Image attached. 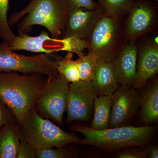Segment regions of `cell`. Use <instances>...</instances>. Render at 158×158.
I'll return each mask as SVG.
<instances>
[{"instance_id": "cell-1", "label": "cell", "mask_w": 158, "mask_h": 158, "mask_svg": "<svg viewBox=\"0 0 158 158\" xmlns=\"http://www.w3.org/2000/svg\"><path fill=\"white\" fill-rule=\"evenodd\" d=\"M48 79L41 74L0 72V99L13 112L19 123L35 107Z\"/></svg>"}, {"instance_id": "cell-2", "label": "cell", "mask_w": 158, "mask_h": 158, "mask_svg": "<svg viewBox=\"0 0 158 158\" xmlns=\"http://www.w3.org/2000/svg\"><path fill=\"white\" fill-rule=\"evenodd\" d=\"M67 0H31L25 9L11 15L9 26L17 23L18 35L28 34L34 26L44 27L52 37L60 38L65 30L69 13Z\"/></svg>"}, {"instance_id": "cell-3", "label": "cell", "mask_w": 158, "mask_h": 158, "mask_svg": "<svg viewBox=\"0 0 158 158\" xmlns=\"http://www.w3.org/2000/svg\"><path fill=\"white\" fill-rule=\"evenodd\" d=\"M70 130L81 134L84 138L77 144L95 146L106 150L130 147H145L152 139L155 128L151 125L123 126L96 130L81 125L72 126Z\"/></svg>"}, {"instance_id": "cell-4", "label": "cell", "mask_w": 158, "mask_h": 158, "mask_svg": "<svg viewBox=\"0 0 158 158\" xmlns=\"http://www.w3.org/2000/svg\"><path fill=\"white\" fill-rule=\"evenodd\" d=\"M21 141L34 149L41 150L62 147L77 143L81 140L74 133L67 132L33 108L19 123Z\"/></svg>"}, {"instance_id": "cell-5", "label": "cell", "mask_w": 158, "mask_h": 158, "mask_svg": "<svg viewBox=\"0 0 158 158\" xmlns=\"http://www.w3.org/2000/svg\"><path fill=\"white\" fill-rule=\"evenodd\" d=\"M125 19L105 13L98 20L89 39L88 49L98 59L112 61L127 43Z\"/></svg>"}, {"instance_id": "cell-6", "label": "cell", "mask_w": 158, "mask_h": 158, "mask_svg": "<svg viewBox=\"0 0 158 158\" xmlns=\"http://www.w3.org/2000/svg\"><path fill=\"white\" fill-rule=\"evenodd\" d=\"M50 55L44 53L29 56L20 55L11 50L9 43L4 41L0 44V72L23 74L39 73L48 79L59 75L57 60L53 61Z\"/></svg>"}, {"instance_id": "cell-7", "label": "cell", "mask_w": 158, "mask_h": 158, "mask_svg": "<svg viewBox=\"0 0 158 158\" xmlns=\"http://www.w3.org/2000/svg\"><path fill=\"white\" fill-rule=\"evenodd\" d=\"M69 93V83L63 76L59 74L56 77L48 79L37 98L35 109L44 118L62 126Z\"/></svg>"}, {"instance_id": "cell-8", "label": "cell", "mask_w": 158, "mask_h": 158, "mask_svg": "<svg viewBox=\"0 0 158 158\" xmlns=\"http://www.w3.org/2000/svg\"><path fill=\"white\" fill-rule=\"evenodd\" d=\"M158 24L157 3L150 0H135L125 19L127 42L138 40L156 31Z\"/></svg>"}, {"instance_id": "cell-9", "label": "cell", "mask_w": 158, "mask_h": 158, "mask_svg": "<svg viewBox=\"0 0 158 158\" xmlns=\"http://www.w3.org/2000/svg\"><path fill=\"white\" fill-rule=\"evenodd\" d=\"M97 94L91 81L69 83V93L67 105L66 122H89L92 118L94 104Z\"/></svg>"}, {"instance_id": "cell-10", "label": "cell", "mask_w": 158, "mask_h": 158, "mask_svg": "<svg viewBox=\"0 0 158 158\" xmlns=\"http://www.w3.org/2000/svg\"><path fill=\"white\" fill-rule=\"evenodd\" d=\"M141 99L133 87L119 86L111 96L109 127L127 125L140 109Z\"/></svg>"}, {"instance_id": "cell-11", "label": "cell", "mask_w": 158, "mask_h": 158, "mask_svg": "<svg viewBox=\"0 0 158 158\" xmlns=\"http://www.w3.org/2000/svg\"><path fill=\"white\" fill-rule=\"evenodd\" d=\"M158 72V37L156 36L144 40L140 44L138 43L137 72L133 88L142 90Z\"/></svg>"}, {"instance_id": "cell-12", "label": "cell", "mask_w": 158, "mask_h": 158, "mask_svg": "<svg viewBox=\"0 0 158 158\" xmlns=\"http://www.w3.org/2000/svg\"><path fill=\"white\" fill-rule=\"evenodd\" d=\"M105 12L100 6L94 9L83 8L72 9L69 13L61 38L74 37L89 40L97 23Z\"/></svg>"}, {"instance_id": "cell-13", "label": "cell", "mask_w": 158, "mask_h": 158, "mask_svg": "<svg viewBox=\"0 0 158 158\" xmlns=\"http://www.w3.org/2000/svg\"><path fill=\"white\" fill-rule=\"evenodd\" d=\"M137 40L127 43L112 63L120 86L133 87L137 72Z\"/></svg>"}, {"instance_id": "cell-14", "label": "cell", "mask_w": 158, "mask_h": 158, "mask_svg": "<svg viewBox=\"0 0 158 158\" xmlns=\"http://www.w3.org/2000/svg\"><path fill=\"white\" fill-rule=\"evenodd\" d=\"M92 82L98 96H111L114 93L120 85L112 61L98 59Z\"/></svg>"}, {"instance_id": "cell-15", "label": "cell", "mask_w": 158, "mask_h": 158, "mask_svg": "<svg viewBox=\"0 0 158 158\" xmlns=\"http://www.w3.org/2000/svg\"><path fill=\"white\" fill-rule=\"evenodd\" d=\"M141 104V118L146 125L158 120V81L155 79L149 85L143 88Z\"/></svg>"}, {"instance_id": "cell-16", "label": "cell", "mask_w": 158, "mask_h": 158, "mask_svg": "<svg viewBox=\"0 0 158 158\" xmlns=\"http://www.w3.org/2000/svg\"><path fill=\"white\" fill-rule=\"evenodd\" d=\"M20 143L18 122L0 128V158H16Z\"/></svg>"}, {"instance_id": "cell-17", "label": "cell", "mask_w": 158, "mask_h": 158, "mask_svg": "<svg viewBox=\"0 0 158 158\" xmlns=\"http://www.w3.org/2000/svg\"><path fill=\"white\" fill-rule=\"evenodd\" d=\"M111 96L96 97L94 104V116L90 128L100 130L109 127Z\"/></svg>"}, {"instance_id": "cell-18", "label": "cell", "mask_w": 158, "mask_h": 158, "mask_svg": "<svg viewBox=\"0 0 158 158\" xmlns=\"http://www.w3.org/2000/svg\"><path fill=\"white\" fill-rule=\"evenodd\" d=\"M89 40L77 37H68L65 38H52L50 49L52 52L66 51L78 56L85 54L86 49L89 47Z\"/></svg>"}, {"instance_id": "cell-19", "label": "cell", "mask_w": 158, "mask_h": 158, "mask_svg": "<svg viewBox=\"0 0 158 158\" xmlns=\"http://www.w3.org/2000/svg\"><path fill=\"white\" fill-rule=\"evenodd\" d=\"M105 13L113 17L125 19L135 0H97Z\"/></svg>"}, {"instance_id": "cell-20", "label": "cell", "mask_w": 158, "mask_h": 158, "mask_svg": "<svg viewBox=\"0 0 158 158\" xmlns=\"http://www.w3.org/2000/svg\"><path fill=\"white\" fill-rule=\"evenodd\" d=\"M74 54L67 52L64 58H57V69L59 74L63 76L69 83H75L81 80L80 71Z\"/></svg>"}, {"instance_id": "cell-21", "label": "cell", "mask_w": 158, "mask_h": 158, "mask_svg": "<svg viewBox=\"0 0 158 158\" xmlns=\"http://www.w3.org/2000/svg\"><path fill=\"white\" fill-rule=\"evenodd\" d=\"M98 59L93 54L88 53L79 56L75 60L80 71L81 81H93L96 72Z\"/></svg>"}, {"instance_id": "cell-22", "label": "cell", "mask_w": 158, "mask_h": 158, "mask_svg": "<svg viewBox=\"0 0 158 158\" xmlns=\"http://www.w3.org/2000/svg\"><path fill=\"white\" fill-rule=\"evenodd\" d=\"M9 0H0V39L10 43L16 35L11 31L8 22Z\"/></svg>"}, {"instance_id": "cell-23", "label": "cell", "mask_w": 158, "mask_h": 158, "mask_svg": "<svg viewBox=\"0 0 158 158\" xmlns=\"http://www.w3.org/2000/svg\"><path fill=\"white\" fill-rule=\"evenodd\" d=\"M70 144L55 148H51L47 149L36 150V157L37 158L76 157L77 153L73 148L69 146Z\"/></svg>"}, {"instance_id": "cell-24", "label": "cell", "mask_w": 158, "mask_h": 158, "mask_svg": "<svg viewBox=\"0 0 158 158\" xmlns=\"http://www.w3.org/2000/svg\"><path fill=\"white\" fill-rule=\"evenodd\" d=\"M118 158H147L144 147H130L124 150L117 155Z\"/></svg>"}, {"instance_id": "cell-25", "label": "cell", "mask_w": 158, "mask_h": 158, "mask_svg": "<svg viewBox=\"0 0 158 158\" xmlns=\"http://www.w3.org/2000/svg\"><path fill=\"white\" fill-rule=\"evenodd\" d=\"M18 122L13 112L0 99V128Z\"/></svg>"}, {"instance_id": "cell-26", "label": "cell", "mask_w": 158, "mask_h": 158, "mask_svg": "<svg viewBox=\"0 0 158 158\" xmlns=\"http://www.w3.org/2000/svg\"><path fill=\"white\" fill-rule=\"evenodd\" d=\"M67 3L69 11L78 8L94 9L100 6L94 0H67Z\"/></svg>"}, {"instance_id": "cell-27", "label": "cell", "mask_w": 158, "mask_h": 158, "mask_svg": "<svg viewBox=\"0 0 158 158\" xmlns=\"http://www.w3.org/2000/svg\"><path fill=\"white\" fill-rule=\"evenodd\" d=\"M36 149L24 141H21L16 158H36Z\"/></svg>"}, {"instance_id": "cell-28", "label": "cell", "mask_w": 158, "mask_h": 158, "mask_svg": "<svg viewBox=\"0 0 158 158\" xmlns=\"http://www.w3.org/2000/svg\"><path fill=\"white\" fill-rule=\"evenodd\" d=\"M146 145L145 148L146 155L148 158H158V147L156 144H151Z\"/></svg>"}, {"instance_id": "cell-29", "label": "cell", "mask_w": 158, "mask_h": 158, "mask_svg": "<svg viewBox=\"0 0 158 158\" xmlns=\"http://www.w3.org/2000/svg\"><path fill=\"white\" fill-rule=\"evenodd\" d=\"M156 2L158 3V0H154Z\"/></svg>"}]
</instances>
